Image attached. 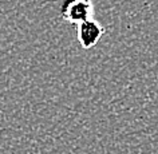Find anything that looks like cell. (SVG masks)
Segmentation results:
<instances>
[{
	"label": "cell",
	"instance_id": "obj_2",
	"mask_svg": "<svg viewBox=\"0 0 158 154\" xmlns=\"http://www.w3.org/2000/svg\"><path fill=\"white\" fill-rule=\"evenodd\" d=\"M106 34V28L95 19L83 22L77 26V39L82 48L90 50L101 42L102 36Z\"/></svg>",
	"mask_w": 158,
	"mask_h": 154
},
{
	"label": "cell",
	"instance_id": "obj_1",
	"mask_svg": "<svg viewBox=\"0 0 158 154\" xmlns=\"http://www.w3.org/2000/svg\"><path fill=\"white\" fill-rule=\"evenodd\" d=\"M95 15L93 0H66L60 8V16L70 24H81L91 20Z\"/></svg>",
	"mask_w": 158,
	"mask_h": 154
}]
</instances>
